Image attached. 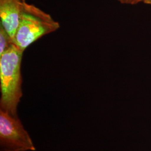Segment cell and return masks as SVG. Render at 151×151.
Returning <instances> with one entry per match:
<instances>
[{"label": "cell", "mask_w": 151, "mask_h": 151, "mask_svg": "<svg viewBox=\"0 0 151 151\" xmlns=\"http://www.w3.org/2000/svg\"><path fill=\"white\" fill-rule=\"evenodd\" d=\"M22 52L15 44L0 55L1 109L17 116V108L22 95Z\"/></svg>", "instance_id": "1"}, {"label": "cell", "mask_w": 151, "mask_h": 151, "mask_svg": "<svg viewBox=\"0 0 151 151\" xmlns=\"http://www.w3.org/2000/svg\"><path fill=\"white\" fill-rule=\"evenodd\" d=\"M60 27V23L49 14L26 2L22 10L14 44L24 52L39 39L55 32Z\"/></svg>", "instance_id": "2"}, {"label": "cell", "mask_w": 151, "mask_h": 151, "mask_svg": "<svg viewBox=\"0 0 151 151\" xmlns=\"http://www.w3.org/2000/svg\"><path fill=\"white\" fill-rule=\"evenodd\" d=\"M0 143L2 151H35L27 132L17 116L0 110Z\"/></svg>", "instance_id": "3"}, {"label": "cell", "mask_w": 151, "mask_h": 151, "mask_svg": "<svg viewBox=\"0 0 151 151\" xmlns=\"http://www.w3.org/2000/svg\"><path fill=\"white\" fill-rule=\"evenodd\" d=\"M25 0H0V19L12 39L15 37Z\"/></svg>", "instance_id": "4"}, {"label": "cell", "mask_w": 151, "mask_h": 151, "mask_svg": "<svg viewBox=\"0 0 151 151\" xmlns=\"http://www.w3.org/2000/svg\"><path fill=\"white\" fill-rule=\"evenodd\" d=\"M13 44H14L11 37L5 28L0 24V55L5 53Z\"/></svg>", "instance_id": "5"}, {"label": "cell", "mask_w": 151, "mask_h": 151, "mask_svg": "<svg viewBox=\"0 0 151 151\" xmlns=\"http://www.w3.org/2000/svg\"><path fill=\"white\" fill-rule=\"evenodd\" d=\"M123 4L127 5H136L139 2H142V0H117Z\"/></svg>", "instance_id": "6"}, {"label": "cell", "mask_w": 151, "mask_h": 151, "mask_svg": "<svg viewBox=\"0 0 151 151\" xmlns=\"http://www.w3.org/2000/svg\"><path fill=\"white\" fill-rule=\"evenodd\" d=\"M142 2L151 5V0H142Z\"/></svg>", "instance_id": "7"}]
</instances>
